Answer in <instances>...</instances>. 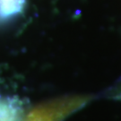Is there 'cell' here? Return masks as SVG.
<instances>
[{
    "mask_svg": "<svg viewBox=\"0 0 121 121\" xmlns=\"http://www.w3.org/2000/svg\"><path fill=\"white\" fill-rule=\"evenodd\" d=\"M93 99V95H71L52 99L31 108L22 121H64Z\"/></svg>",
    "mask_w": 121,
    "mask_h": 121,
    "instance_id": "1",
    "label": "cell"
},
{
    "mask_svg": "<svg viewBox=\"0 0 121 121\" xmlns=\"http://www.w3.org/2000/svg\"><path fill=\"white\" fill-rule=\"evenodd\" d=\"M23 109L20 99L6 98L0 99V121H22Z\"/></svg>",
    "mask_w": 121,
    "mask_h": 121,
    "instance_id": "2",
    "label": "cell"
},
{
    "mask_svg": "<svg viewBox=\"0 0 121 121\" xmlns=\"http://www.w3.org/2000/svg\"><path fill=\"white\" fill-rule=\"evenodd\" d=\"M106 95L108 99L121 101V80L117 82L116 85H114L112 88L108 90Z\"/></svg>",
    "mask_w": 121,
    "mask_h": 121,
    "instance_id": "3",
    "label": "cell"
}]
</instances>
